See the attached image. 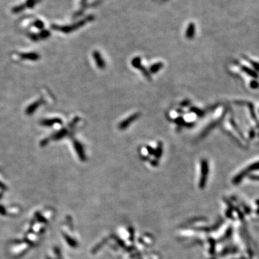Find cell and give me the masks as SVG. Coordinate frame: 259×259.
I'll return each mask as SVG.
<instances>
[{"label":"cell","mask_w":259,"mask_h":259,"mask_svg":"<svg viewBox=\"0 0 259 259\" xmlns=\"http://www.w3.org/2000/svg\"><path fill=\"white\" fill-rule=\"evenodd\" d=\"M258 169H259V162L255 163V164L250 165V166L248 167L247 169L244 170L243 172H241V174H238L236 177H235V183L240 182V181H241L242 179H243V177L248 174V171H256V170H258Z\"/></svg>","instance_id":"cell-1"},{"label":"cell","mask_w":259,"mask_h":259,"mask_svg":"<svg viewBox=\"0 0 259 259\" xmlns=\"http://www.w3.org/2000/svg\"><path fill=\"white\" fill-rule=\"evenodd\" d=\"M138 114L132 115V116H130L127 119H125L123 123H122L120 125H119V128H120V129H125V128L127 127V126L129 125L132 122H133V120L138 118Z\"/></svg>","instance_id":"cell-2"},{"label":"cell","mask_w":259,"mask_h":259,"mask_svg":"<svg viewBox=\"0 0 259 259\" xmlns=\"http://www.w3.org/2000/svg\"><path fill=\"white\" fill-rule=\"evenodd\" d=\"M95 59L96 61V63H97V65L99 66L100 68H102L104 67V62L102 60V57L100 56L99 53H95Z\"/></svg>","instance_id":"cell-3"},{"label":"cell","mask_w":259,"mask_h":259,"mask_svg":"<svg viewBox=\"0 0 259 259\" xmlns=\"http://www.w3.org/2000/svg\"><path fill=\"white\" fill-rule=\"evenodd\" d=\"M160 67H162V64L161 63H156V64H155V65L152 66V67L151 68V72H153V73L157 72L160 69Z\"/></svg>","instance_id":"cell-4"}]
</instances>
